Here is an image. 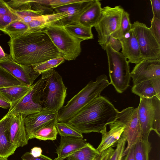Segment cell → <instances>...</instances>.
Listing matches in <instances>:
<instances>
[{
  "label": "cell",
  "instance_id": "ab89813d",
  "mask_svg": "<svg viewBox=\"0 0 160 160\" xmlns=\"http://www.w3.org/2000/svg\"><path fill=\"white\" fill-rule=\"evenodd\" d=\"M21 158L22 160H55L42 154L39 157H35L30 152H25L22 156Z\"/></svg>",
  "mask_w": 160,
  "mask_h": 160
},
{
  "label": "cell",
  "instance_id": "8d00e7d4",
  "mask_svg": "<svg viewBox=\"0 0 160 160\" xmlns=\"http://www.w3.org/2000/svg\"><path fill=\"white\" fill-rule=\"evenodd\" d=\"M18 20L20 19L15 12L3 15L0 18V31H2L10 23Z\"/></svg>",
  "mask_w": 160,
  "mask_h": 160
},
{
  "label": "cell",
  "instance_id": "e575fe53",
  "mask_svg": "<svg viewBox=\"0 0 160 160\" xmlns=\"http://www.w3.org/2000/svg\"><path fill=\"white\" fill-rule=\"evenodd\" d=\"M48 24L47 15H45L37 17L28 25L30 30L36 31L42 30Z\"/></svg>",
  "mask_w": 160,
  "mask_h": 160
},
{
  "label": "cell",
  "instance_id": "8fae6325",
  "mask_svg": "<svg viewBox=\"0 0 160 160\" xmlns=\"http://www.w3.org/2000/svg\"><path fill=\"white\" fill-rule=\"evenodd\" d=\"M118 116L124 124L122 133L127 143L122 154L124 157L130 148L142 139V131L138 115V108L129 107L119 111Z\"/></svg>",
  "mask_w": 160,
  "mask_h": 160
},
{
  "label": "cell",
  "instance_id": "bcb514c9",
  "mask_svg": "<svg viewBox=\"0 0 160 160\" xmlns=\"http://www.w3.org/2000/svg\"><path fill=\"white\" fill-rule=\"evenodd\" d=\"M42 149L39 147H34L32 148L31 151V153L35 157L40 156L42 154Z\"/></svg>",
  "mask_w": 160,
  "mask_h": 160
},
{
  "label": "cell",
  "instance_id": "f35d334b",
  "mask_svg": "<svg viewBox=\"0 0 160 160\" xmlns=\"http://www.w3.org/2000/svg\"><path fill=\"white\" fill-rule=\"evenodd\" d=\"M107 44H109L111 48L116 52H119L122 49V45L119 40L111 36L108 39Z\"/></svg>",
  "mask_w": 160,
  "mask_h": 160
},
{
  "label": "cell",
  "instance_id": "9c48e42d",
  "mask_svg": "<svg viewBox=\"0 0 160 160\" xmlns=\"http://www.w3.org/2000/svg\"><path fill=\"white\" fill-rule=\"evenodd\" d=\"M44 81V79L41 77L33 83L27 93L11 106L6 115L21 114L25 117L44 109L42 94Z\"/></svg>",
  "mask_w": 160,
  "mask_h": 160
},
{
  "label": "cell",
  "instance_id": "ffe728a7",
  "mask_svg": "<svg viewBox=\"0 0 160 160\" xmlns=\"http://www.w3.org/2000/svg\"><path fill=\"white\" fill-rule=\"evenodd\" d=\"M102 9L101 3L99 1L90 0L79 17L78 23L88 27H94L100 19Z\"/></svg>",
  "mask_w": 160,
  "mask_h": 160
},
{
  "label": "cell",
  "instance_id": "836d02e7",
  "mask_svg": "<svg viewBox=\"0 0 160 160\" xmlns=\"http://www.w3.org/2000/svg\"><path fill=\"white\" fill-rule=\"evenodd\" d=\"M37 3L49 6L53 9L66 5L82 2L83 0H34Z\"/></svg>",
  "mask_w": 160,
  "mask_h": 160
},
{
  "label": "cell",
  "instance_id": "d6986e66",
  "mask_svg": "<svg viewBox=\"0 0 160 160\" xmlns=\"http://www.w3.org/2000/svg\"><path fill=\"white\" fill-rule=\"evenodd\" d=\"M89 0H83L81 2L62 6L54 9L55 13H63L64 18L60 25L65 26L68 24L78 23L80 15L86 8Z\"/></svg>",
  "mask_w": 160,
  "mask_h": 160
},
{
  "label": "cell",
  "instance_id": "60d3db41",
  "mask_svg": "<svg viewBox=\"0 0 160 160\" xmlns=\"http://www.w3.org/2000/svg\"><path fill=\"white\" fill-rule=\"evenodd\" d=\"M153 17L160 19V0H150Z\"/></svg>",
  "mask_w": 160,
  "mask_h": 160
},
{
  "label": "cell",
  "instance_id": "ba28073f",
  "mask_svg": "<svg viewBox=\"0 0 160 160\" xmlns=\"http://www.w3.org/2000/svg\"><path fill=\"white\" fill-rule=\"evenodd\" d=\"M124 11L120 6L102 8L100 19L94 27L98 33V43L104 50L110 36L119 28Z\"/></svg>",
  "mask_w": 160,
  "mask_h": 160
},
{
  "label": "cell",
  "instance_id": "4dcf8cb0",
  "mask_svg": "<svg viewBox=\"0 0 160 160\" xmlns=\"http://www.w3.org/2000/svg\"><path fill=\"white\" fill-rule=\"evenodd\" d=\"M58 133L61 137L83 138L82 134L67 122H58L56 124Z\"/></svg>",
  "mask_w": 160,
  "mask_h": 160
},
{
  "label": "cell",
  "instance_id": "44dd1931",
  "mask_svg": "<svg viewBox=\"0 0 160 160\" xmlns=\"http://www.w3.org/2000/svg\"><path fill=\"white\" fill-rule=\"evenodd\" d=\"M131 90L132 93L140 97L151 98L156 97L160 99V78L133 85Z\"/></svg>",
  "mask_w": 160,
  "mask_h": 160
},
{
  "label": "cell",
  "instance_id": "ee69618b",
  "mask_svg": "<svg viewBox=\"0 0 160 160\" xmlns=\"http://www.w3.org/2000/svg\"><path fill=\"white\" fill-rule=\"evenodd\" d=\"M11 106V103L0 92V107L7 109H9Z\"/></svg>",
  "mask_w": 160,
  "mask_h": 160
},
{
  "label": "cell",
  "instance_id": "f1b7e54d",
  "mask_svg": "<svg viewBox=\"0 0 160 160\" xmlns=\"http://www.w3.org/2000/svg\"><path fill=\"white\" fill-rule=\"evenodd\" d=\"M28 25L21 20L15 21L6 27L2 31L10 37L22 34L29 30Z\"/></svg>",
  "mask_w": 160,
  "mask_h": 160
},
{
  "label": "cell",
  "instance_id": "277c9868",
  "mask_svg": "<svg viewBox=\"0 0 160 160\" xmlns=\"http://www.w3.org/2000/svg\"><path fill=\"white\" fill-rule=\"evenodd\" d=\"M41 74L45 79L42 94L43 108L58 112L63 106L67 95V88L62 77L54 69Z\"/></svg>",
  "mask_w": 160,
  "mask_h": 160
},
{
  "label": "cell",
  "instance_id": "2e32d148",
  "mask_svg": "<svg viewBox=\"0 0 160 160\" xmlns=\"http://www.w3.org/2000/svg\"><path fill=\"white\" fill-rule=\"evenodd\" d=\"M58 112L43 109L24 118V124L28 140L32 133L47 123L57 119Z\"/></svg>",
  "mask_w": 160,
  "mask_h": 160
},
{
  "label": "cell",
  "instance_id": "5bb4252c",
  "mask_svg": "<svg viewBox=\"0 0 160 160\" xmlns=\"http://www.w3.org/2000/svg\"><path fill=\"white\" fill-rule=\"evenodd\" d=\"M8 123V132L11 142L16 149L28 143V139L25 124V117L21 114H11Z\"/></svg>",
  "mask_w": 160,
  "mask_h": 160
},
{
  "label": "cell",
  "instance_id": "f546056e",
  "mask_svg": "<svg viewBox=\"0 0 160 160\" xmlns=\"http://www.w3.org/2000/svg\"><path fill=\"white\" fill-rule=\"evenodd\" d=\"M129 15L127 12L124 11L122 15L119 28L113 33L111 36L118 39L124 37L132 30Z\"/></svg>",
  "mask_w": 160,
  "mask_h": 160
},
{
  "label": "cell",
  "instance_id": "816d5d0a",
  "mask_svg": "<svg viewBox=\"0 0 160 160\" xmlns=\"http://www.w3.org/2000/svg\"></svg>",
  "mask_w": 160,
  "mask_h": 160
},
{
  "label": "cell",
  "instance_id": "d6a6232c",
  "mask_svg": "<svg viewBox=\"0 0 160 160\" xmlns=\"http://www.w3.org/2000/svg\"><path fill=\"white\" fill-rule=\"evenodd\" d=\"M8 6L14 12L32 9L31 0H5Z\"/></svg>",
  "mask_w": 160,
  "mask_h": 160
},
{
  "label": "cell",
  "instance_id": "7c38bea8",
  "mask_svg": "<svg viewBox=\"0 0 160 160\" xmlns=\"http://www.w3.org/2000/svg\"><path fill=\"white\" fill-rule=\"evenodd\" d=\"M0 67L24 85L32 86L40 75L34 70L32 66L21 64L14 61L9 54L6 58L0 60Z\"/></svg>",
  "mask_w": 160,
  "mask_h": 160
},
{
  "label": "cell",
  "instance_id": "cb8c5ba5",
  "mask_svg": "<svg viewBox=\"0 0 160 160\" xmlns=\"http://www.w3.org/2000/svg\"><path fill=\"white\" fill-rule=\"evenodd\" d=\"M31 87V86L20 85L0 88V92L11 103L12 106L26 95Z\"/></svg>",
  "mask_w": 160,
  "mask_h": 160
},
{
  "label": "cell",
  "instance_id": "7dc6e473",
  "mask_svg": "<svg viewBox=\"0 0 160 160\" xmlns=\"http://www.w3.org/2000/svg\"><path fill=\"white\" fill-rule=\"evenodd\" d=\"M9 54L5 53L2 48L0 45V60L6 58L8 56Z\"/></svg>",
  "mask_w": 160,
  "mask_h": 160
},
{
  "label": "cell",
  "instance_id": "74e56055",
  "mask_svg": "<svg viewBox=\"0 0 160 160\" xmlns=\"http://www.w3.org/2000/svg\"><path fill=\"white\" fill-rule=\"evenodd\" d=\"M151 26L149 28L151 32L159 43H160V19L153 17L151 20Z\"/></svg>",
  "mask_w": 160,
  "mask_h": 160
},
{
  "label": "cell",
  "instance_id": "30bf717a",
  "mask_svg": "<svg viewBox=\"0 0 160 160\" xmlns=\"http://www.w3.org/2000/svg\"><path fill=\"white\" fill-rule=\"evenodd\" d=\"M143 59H160V43L149 28L138 21L132 24Z\"/></svg>",
  "mask_w": 160,
  "mask_h": 160
},
{
  "label": "cell",
  "instance_id": "f6af8a7d",
  "mask_svg": "<svg viewBox=\"0 0 160 160\" xmlns=\"http://www.w3.org/2000/svg\"><path fill=\"white\" fill-rule=\"evenodd\" d=\"M135 145L132 146L124 157V160H135L134 153Z\"/></svg>",
  "mask_w": 160,
  "mask_h": 160
},
{
  "label": "cell",
  "instance_id": "52a82bcc",
  "mask_svg": "<svg viewBox=\"0 0 160 160\" xmlns=\"http://www.w3.org/2000/svg\"><path fill=\"white\" fill-rule=\"evenodd\" d=\"M138 108V119L142 138L148 139L152 130L160 136V99L140 97Z\"/></svg>",
  "mask_w": 160,
  "mask_h": 160
},
{
  "label": "cell",
  "instance_id": "8992f818",
  "mask_svg": "<svg viewBox=\"0 0 160 160\" xmlns=\"http://www.w3.org/2000/svg\"><path fill=\"white\" fill-rule=\"evenodd\" d=\"M104 50L108 58L110 84L118 92L122 93L130 86L129 62L121 52L114 51L108 44Z\"/></svg>",
  "mask_w": 160,
  "mask_h": 160
},
{
  "label": "cell",
  "instance_id": "b9f144b4",
  "mask_svg": "<svg viewBox=\"0 0 160 160\" xmlns=\"http://www.w3.org/2000/svg\"><path fill=\"white\" fill-rule=\"evenodd\" d=\"M14 12L8 6L5 0H0V18L4 15Z\"/></svg>",
  "mask_w": 160,
  "mask_h": 160
},
{
  "label": "cell",
  "instance_id": "3957f363",
  "mask_svg": "<svg viewBox=\"0 0 160 160\" xmlns=\"http://www.w3.org/2000/svg\"><path fill=\"white\" fill-rule=\"evenodd\" d=\"M110 84L105 74L98 76L95 81H90L58 111L57 122H67L85 106L100 95L101 92Z\"/></svg>",
  "mask_w": 160,
  "mask_h": 160
},
{
  "label": "cell",
  "instance_id": "d590c367",
  "mask_svg": "<svg viewBox=\"0 0 160 160\" xmlns=\"http://www.w3.org/2000/svg\"><path fill=\"white\" fill-rule=\"evenodd\" d=\"M126 141L122 134L116 144V147L108 160H120L123 157L122 154L125 148Z\"/></svg>",
  "mask_w": 160,
  "mask_h": 160
},
{
  "label": "cell",
  "instance_id": "c3c4849f",
  "mask_svg": "<svg viewBox=\"0 0 160 160\" xmlns=\"http://www.w3.org/2000/svg\"><path fill=\"white\" fill-rule=\"evenodd\" d=\"M0 160H8V158H4L0 157Z\"/></svg>",
  "mask_w": 160,
  "mask_h": 160
},
{
  "label": "cell",
  "instance_id": "603a6c76",
  "mask_svg": "<svg viewBox=\"0 0 160 160\" xmlns=\"http://www.w3.org/2000/svg\"><path fill=\"white\" fill-rule=\"evenodd\" d=\"M57 122L56 119L41 127L32 134L30 139L36 138L43 141L56 140L58 134L56 127Z\"/></svg>",
  "mask_w": 160,
  "mask_h": 160
},
{
  "label": "cell",
  "instance_id": "7a4b0ae2",
  "mask_svg": "<svg viewBox=\"0 0 160 160\" xmlns=\"http://www.w3.org/2000/svg\"><path fill=\"white\" fill-rule=\"evenodd\" d=\"M119 112L110 101L100 95L67 122L82 134L100 133L115 120Z\"/></svg>",
  "mask_w": 160,
  "mask_h": 160
},
{
  "label": "cell",
  "instance_id": "681fc988",
  "mask_svg": "<svg viewBox=\"0 0 160 160\" xmlns=\"http://www.w3.org/2000/svg\"><path fill=\"white\" fill-rule=\"evenodd\" d=\"M120 160H124V157H122Z\"/></svg>",
  "mask_w": 160,
  "mask_h": 160
},
{
  "label": "cell",
  "instance_id": "5b68a950",
  "mask_svg": "<svg viewBox=\"0 0 160 160\" xmlns=\"http://www.w3.org/2000/svg\"><path fill=\"white\" fill-rule=\"evenodd\" d=\"M42 30L49 37L65 60H74L80 55L81 51V43L82 41L70 34L64 26L50 24Z\"/></svg>",
  "mask_w": 160,
  "mask_h": 160
},
{
  "label": "cell",
  "instance_id": "1f68e13d",
  "mask_svg": "<svg viewBox=\"0 0 160 160\" xmlns=\"http://www.w3.org/2000/svg\"><path fill=\"white\" fill-rule=\"evenodd\" d=\"M20 85H23L9 72L0 67V88Z\"/></svg>",
  "mask_w": 160,
  "mask_h": 160
},
{
  "label": "cell",
  "instance_id": "7402d4cb",
  "mask_svg": "<svg viewBox=\"0 0 160 160\" xmlns=\"http://www.w3.org/2000/svg\"><path fill=\"white\" fill-rule=\"evenodd\" d=\"M9 115H5L0 120V157L8 158L16 149L12 144L8 132Z\"/></svg>",
  "mask_w": 160,
  "mask_h": 160
},
{
  "label": "cell",
  "instance_id": "d4e9b609",
  "mask_svg": "<svg viewBox=\"0 0 160 160\" xmlns=\"http://www.w3.org/2000/svg\"><path fill=\"white\" fill-rule=\"evenodd\" d=\"M96 148L88 142L72 153L66 159L68 160H97L100 155Z\"/></svg>",
  "mask_w": 160,
  "mask_h": 160
},
{
  "label": "cell",
  "instance_id": "7bdbcfd3",
  "mask_svg": "<svg viewBox=\"0 0 160 160\" xmlns=\"http://www.w3.org/2000/svg\"><path fill=\"white\" fill-rule=\"evenodd\" d=\"M114 149L110 147L102 152L97 160H108L112 155Z\"/></svg>",
  "mask_w": 160,
  "mask_h": 160
},
{
  "label": "cell",
  "instance_id": "4316f807",
  "mask_svg": "<svg viewBox=\"0 0 160 160\" xmlns=\"http://www.w3.org/2000/svg\"><path fill=\"white\" fill-rule=\"evenodd\" d=\"M152 149L148 139L142 138L134 147L135 160H149V155Z\"/></svg>",
  "mask_w": 160,
  "mask_h": 160
},
{
  "label": "cell",
  "instance_id": "9a60e30c",
  "mask_svg": "<svg viewBox=\"0 0 160 160\" xmlns=\"http://www.w3.org/2000/svg\"><path fill=\"white\" fill-rule=\"evenodd\" d=\"M108 125L110 129L108 131H107L106 126L100 132L102 135V139L96 148L100 153L116 145L125 127L124 122L118 115L115 120Z\"/></svg>",
  "mask_w": 160,
  "mask_h": 160
},
{
  "label": "cell",
  "instance_id": "6da1fadb",
  "mask_svg": "<svg viewBox=\"0 0 160 160\" xmlns=\"http://www.w3.org/2000/svg\"><path fill=\"white\" fill-rule=\"evenodd\" d=\"M8 43L11 58L22 65L32 66L61 56L50 38L42 30H29L10 37Z\"/></svg>",
  "mask_w": 160,
  "mask_h": 160
},
{
  "label": "cell",
  "instance_id": "f907efd6",
  "mask_svg": "<svg viewBox=\"0 0 160 160\" xmlns=\"http://www.w3.org/2000/svg\"></svg>",
  "mask_w": 160,
  "mask_h": 160
},
{
  "label": "cell",
  "instance_id": "ac0fdd59",
  "mask_svg": "<svg viewBox=\"0 0 160 160\" xmlns=\"http://www.w3.org/2000/svg\"><path fill=\"white\" fill-rule=\"evenodd\" d=\"M87 142L83 138L61 137L60 143L56 149L58 155L55 160H62L84 146Z\"/></svg>",
  "mask_w": 160,
  "mask_h": 160
},
{
  "label": "cell",
  "instance_id": "83f0119b",
  "mask_svg": "<svg viewBox=\"0 0 160 160\" xmlns=\"http://www.w3.org/2000/svg\"><path fill=\"white\" fill-rule=\"evenodd\" d=\"M62 56L52 58L40 63L32 65L34 70L41 74L42 73L57 67L64 62Z\"/></svg>",
  "mask_w": 160,
  "mask_h": 160
},
{
  "label": "cell",
  "instance_id": "e0dca14e",
  "mask_svg": "<svg viewBox=\"0 0 160 160\" xmlns=\"http://www.w3.org/2000/svg\"><path fill=\"white\" fill-rule=\"evenodd\" d=\"M122 45L121 53L129 63L137 64L143 59L135 35L132 30L118 39Z\"/></svg>",
  "mask_w": 160,
  "mask_h": 160
},
{
  "label": "cell",
  "instance_id": "4fadbf2b",
  "mask_svg": "<svg viewBox=\"0 0 160 160\" xmlns=\"http://www.w3.org/2000/svg\"><path fill=\"white\" fill-rule=\"evenodd\" d=\"M133 85L160 78V59H144L136 64L130 72Z\"/></svg>",
  "mask_w": 160,
  "mask_h": 160
},
{
  "label": "cell",
  "instance_id": "484cf974",
  "mask_svg": "<svg viewBox=\"0 0 160 160\" xmlns=\"http://www.w3.org/2000/svg\"><path fill=\"white\" fill-rule=\"evenodd\" d=\"M64 27L70 34L82 41L93 38L91 28L86 27L79 23L67 25Z\"/></svg>",
  "mask_w": 160,
  "mask_h": 160
}]
</instances>
